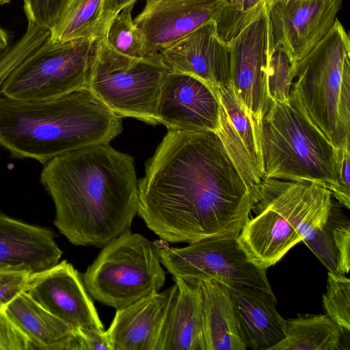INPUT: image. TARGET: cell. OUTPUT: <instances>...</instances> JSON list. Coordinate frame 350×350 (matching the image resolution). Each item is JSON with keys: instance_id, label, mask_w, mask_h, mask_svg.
<instances>
[{"instance_id": "obj_7", "label": "cell", "mask_w": 350, "mask_h": 350, "mask_svg": "<svg viewBox=\"0 0 350 350\" xmlns=\"http://www.w3.org/2000/svg\"><path fill=\"white\" fill-rule=\"evenodd\" d=\"M82 278L92 297L119 309L159 292L165 275L157 246L128 230L103 247Z\"/></svg>"}, {"instance_id": "obj_19", "label": "cell", "mask_w": 350, "mask_h": 350, "mask_svg": "<svg viewBox=\"0 0 350 350\" xmlns=\"http://www.w3.org/2000/svg\"><path fill=\"white\" fill-rule=\"evenodd\" d=\"M221 105L217 133L245 182L258 190L263 178L260 150L254 124L229 83L217 88Z\"/></svg>"}, {"instance_id": "obj_11", "label": "cell", "mask_w": 350, "mask_h": 350, "mask_svg": "<svg viewBox=\"0 0 350 350\" xmlns=\"http://www.w3.org/2000/svg\"><path fill=\"white\" fill-rule=\"evenodd\" d=\"M228 44L230 84L251 119L258 142L262 120L272 103L267 72L275 48L267 1L259 16Z\"/></svg>"}, {"instance_id": "obj_34", "label": "cell", "mask_w": 350, "mask_h": 350, "mask_svg": "<svg viewBox=\"0 0 350 350\" xmlns=\"http://www.w3.org/2000/svg\"><path fill=\"white\" fill-rule=\"evenodd\" d=\"M336 252V272L347 274L350 269V226L349 224L336 226L332 230Z\"/></svg>"}, {"instance_id": "obj_22", "label": "cell", "mask_w": 350, "mask_h": 350, "mask_svg": "<svg viewBox=\"0 0 350 350\" xmlns=\"http://www.w3.org/2000/svg\"><path fill=\"white\" fill-rule=\"evenodd\" d=\"M2 310L36 349L79 350L77 331L42 307L27 292L19 294Z\"/></svg>"}, {"instance_id": "obj_30", "label": "cell", "mask_w": 350, "mask_h": 350, "mask_svg": "<svg viewBox=\"0 0 350 350\" xmlns=\"http://www.w3.org/2000/svg\"><path fill=\"white\" fill-rule=\"evenodd\" d=\"M291 67L284 53L275 50L267 72L268 91L272 100L286 101L289 99L293 82Z\"/></svg>"}, {"instance_id": "obj_23", "label": "cell", "mask_w": 350, "mask_h": 350, "mask_svg": "<svg viewBox=\"0 0 350 350\" xmlns=\"http://www.w3.org/2000/svg\"><path fill=\"white\" fill-rule=\"evenodd\" d=\"M202 290L203 331L206 350H245L229 288L202 280L194 285Z\"/></svg>"}, {"instance_id": "obj_32", "label": "cell", "mask_w": 350, "mask_h": 350, "mask_svg": "<svg viewBox=\"0 0 350 350\" xmlns=\"http://www.w3.org/2000/svg\"><path fill=\"white\" fill-rule=\"evenodd\" d=\"M33 274L27 270L0 269V310L26 292Z\"/></svg>"}, {"instance_id": "obj_35", "label": "cell", "mask_w": 350, "mask_h": 350, "mask_svg": "<svg viewBox=\"0 0 350 350\" xmlns=\"http://www.w3.org/2000/svg\"><path fill=\"white\" fill-rule=\"evenodd\" d=\"M77 333L79 350H112L107 331L91 328Z\"/></svg>"}, {"instance_id": "obj_24", "label": "cell", "mask_w": 350, "mask_h": 350, "mask_svg": "<svg viewBox=\"0 0 350 350\" xmlns=\"http://www.w3.org/2000/svg\"><path fill=\"white\" fill-rule=\"evenodd\" d=\"M285 337L271 350H339L344 329L326 314L285 319Z\"/></svg>"}, {"instance_id": "obj_16", "label": "cell", "mask_w": 350, "mask_h": 350, "mask_svg": "<svg viewBox=\"0 0 350 350\" xmlns=\"http://www.w3.org/2000/svg\"><path fill=\"white\" fill-rule=\"evenodd\" d=\"M159 58L167 72L195 77L215 92L230 83L229 47L219 37L215 21L160 51Z\"/></svg>"}, {"instance_id": "obj_3", "label": "cell", "mask_w": 350, "mask_h": 350, "mask_svg": "<svg viewBox=\"0 0 350 350\" xmlns=\"http://www.w3.org/2000/svg\"><path fill=\"white\" fill-rule=\"evenodd\" d=\"M122 131V118L88 87L42 100L0 94V146L16 158L45 164L75 150L109 143Z\"/></svg>"}, {"instance_id": "obj_25", "label": "cell", "mask_w": 350, "mask_h": 350, "mask_svg": "<svg viewBox=\"0 0 350 350\" xmlns=\"http://www.w3.org/2000/svg\"><path fill=\"white\" fill-rule=\"evenodd\" d=\"M105 0H67L49 39L62 42L76 39L93 41L104 37L103 18Z\"/></svg>"}, {"instance_id": "obj_12", "label": "cell", "mask_w": 350, "mask_h": 350, "mask_svg": "<svg viewBox=\"0 0 350 350\" xmlns=\"http://www.w3.org/2000/svg\"><path fill=\"white\" fill-rule=\"evenodd\" d=\"M342 0H267L275 50L291 65L304 57L330 30Z\"/></svg>"}, {"instance_id": "obj_41", "label": "cell", "mask_w": 350, "mask_h": 350, "mask_svg": "<svg viewBox=\"0 0 350 350\" xmlns=\"http://www.w3.org/2000/svg\"><path fill=\"white\" fill-rule=\"evenodd\" d=\"M10 0H0V5H3L9 3Z\"/></svg>"}, {"instance_id": "obj_8", "label": "cell", "mask_w": 350, "mask_h": 350, "mask_svg": "<svg viewBox=\"0 0 350 350\" xmlns=\"http://www.w3.org/2000/svg\"><path fill=\"white\" fill-rule=\"evenodd\" d=\"M166 72L159 62L115 51L103 37L95 42L87 87L116 115L157 124V100Z\"/></svg>"}, {"instance_id": "obj_28", "label": "cell", "mask_w": 350, "mask_h": 350, "mask_svg": "<svg viewBox=\"0 0 350 350\" xmlns=\"http://www.w3.org/2000/svg\"><path fill=\"white\" fill-rule=\"evenodd\" d=\"M325 314L347 332L350 331V280L328 271L326 291L323 295Z\"/></svg>"}, {"instance_id": "obj_33", "label": "cell", "mask_w": 350, "mask_h": 350, "mask_svg": "<svg viewBox=\"0 0 350 350\" xmlns=\"http://www.w3.org/2000/svg\"><path fill=\"white\" fill-rule=\"evenodd\" d=\"M0 350H36L25 334L0 310Z\"/></svg>"}, {"instance_id": "obj_39", "label": "cell", "mask_w": 350, "mask_h": 350, "mask_svg": "<svg viewBox=\"0 0 350 350\" xmlns=\"http://www.w3.org/2000/svg\"><path fill=\"white\" fill-rule=\"evenodd\" d=\"M8 46V36L7 33L0 27V53Z\"/></svg>"}, {"instance_id": "obj_37", "label": "cell", "mask_w": 350, "mask_h": 350, "mask_svg": "<svg viewBox=\"0 0 350 350\" xmlns=\"http://www.w3.org/2000/svg\"><path fill=\"white\" fill-rule=\"evenodd\" d=\"M138 0H105L103 27L104 36L112 19L124 8L135 4Z\"/></svg>"}, {"instance_id": "obj_1", "label": "cell", "mask_w": 350, "mask_h": 350, "mask_svg": "<svg viewBox=\"0 0 350 350\" xmlns=\"http://www.w3.org/2000/svg\"><path fill=\"white\" fill-rule=\"evenodd\" d=\"M258 190L243 179L217 133L168 131L138 181L137 213L170 243L238 236Z\"/></svg>"}, {"instance_id": "obj_2", "label": "cell", "mask_w": 350, "mask_h": 350, "mask_svg": "<svg viewBox=\"0 0 350 350\" xmlns=\"http://www.w3.org/2000/svg\"><path fill=\"white\" fill-rule=\"evenodd\" d=\"M54 225L73 245L103 247L130 229L137 213L134 158L109 143L75 150L44 164Z\"/></svg>"}, {"instance_id": "obj_38", "label": "cell", "mask_w": 350, "mask_h": 350, "mask_svg": "<svg viewBox=\"0 0 350 350\" xmlns=\"http://www.w3.org/2000/svg\"><path fill=\"white\" fill-rule=\"evenodd\" d=\"M262 1H264V0H241L235 5H232L229 4L228 3L237 10H249V9L252 8V7L256 5L257 4H258L259 3H260Z\"/></svg>"}, {"instance_id": "obj_26", "label": "cell", "mask_w": 350, "mask_h": 350, "mask_svg": "<svg viewBox=\"0 0 350 350\" xmlns=\"http://www.w3.org/2000/svg\"><path fill=\"white\" fill-rule=\"evenodd\" d=\"M134 5L124 8L112 19L103 38L113 50L122 55L160 63L150 55L145 39L134 23Z\"/></svg>"}, {"instance_id": "obj_21", "label": "cell", "mask_w": 350, "mask_h": 350, "mask_svg": "<svg viewBox=\"0 0 350 350\" xmlns=\"http://www.w3.org/2000/svg\"><path fill=\"white\" fill-rule=\"evenodd\" d=\"M176 294L167 311L156 350H206L200 286L173 277Z\"/></svg>"}, {"instance_id": "obj_40", "label": "cell", "mask_w": 350, "mask_h": 350, "mask_svg": "<svg viewBox=\"0 0 350 350\" xmlns=\"http://www.w3.org/2000/svg\"><path fill=\"white\" fill-rule=\"evenodd\" d=\"M228 3L232 5H237L241 0H226Z\"/></svg>"}, {"instance_id": "obj_6", "label": "cell", "mask_w": 350, "mask_h": 350, "mask_svg": "<svg viewBox=\"0 0 350 350\" xmlns=\"http://www.w3.org/2000/svg\"><path fill=\"white\" fill-rule=\"evenodd\" d=\"M291 71V94L308 118L337 149L350 147V38L338 18Z\"/></svg>"}, {"instance_id": "obj_4", "label": "cell", "mask_w": 350, "mask_h": 350, "mask_svg": "<svg viewBox=\"0 0 350 350\" xmlns=\"http://www.w3.org/2000/svg\"><path fill=\"white\" fill-rule=\"evenodd\" d=\"M331 191L312 182L263 178L238 241L250 258L267 269L297 243L323 230L332 215Z\"/></svg>"}, {"instance_id": "obj_5", "label": "cell", "mask_w": 350, "mask_h": 350, "mask_svg": "<svg viewBox=\"0 0 350 350\" xmlns=\"http://www.w3.org/2000/svg\"><path fill=\"white\" fill-rule=\"evenodd\" d=\"M258 143L263 178L317 183L349 209L350 200L338 180V149L291 94L286 101L272 100L261 122Z\"/></svg>"}, {"instance_id": "obj_18", "label": "cell", "mask_w": 350, "mask_h": 350, "mask_svg": "<svg viewBox=\"0 0 350 350\" xmlns=\"http://www.w3.org/2000/svg\"><path fill=\"white\" fill-rule=\"evenodd\" d=\"M62 255L51 230L0 211V269L36 273L57 264Z\"/></svg>"}, {"instance_id": "obj_20", "label": "cell", "mask_w": 350, "mask_h": 350, "mask_svg": "<svg viewBox=\"0 0 350 350\" xmlns=\"http://www.w3.org/2000/svg\"><path fill=\"white\" fill-rule=\"evenodd\" d=\"M238 328L247 348L271 350L285 337L284 321L277 311L274 294L256 288L228 286Z\"/></svg>"}, {"instance_id": "obj_13", "label": "cell", "mask_w": 350, "mask_h": 350, "mask_svg": "<svg viewBox=\"0 0 350 350\" xmlns=\"http://www.w3.org/2000/svg\"><path fill=\"white\" fill-rule=\"evenodd\" d=\"M217 91L191 75L167 72L160 89L156 118L168 131H213L220 124Z\"/></svg>"}, {"instance_id": "obj_9", "label": "cell", "mask_w": 350, "mask_h": 350, "mask_svg": "<svg viewBox=\"0 0 350 350\" xmlns=\"http://www.w3.org/2000/svg\"><path fill=\"white\" fill-rule=\"evenodd\" d=\"M95 42L88 39L53 42L49 38L9 74L0 94L42 100L87 87Z\"/></svg>"}, {"instance_id": "obj_17", "label": "cell", "mask_w": 350, "mask_h": 350, "mask_svg": "<svg viewBox=\"0 0 350 350\" xmlns=\"http://www.w3.org/2000/svg\"><path fill=\"white\" fill-rule=\"evenodd\" d=\"M175 283L126 307L116 309L107 332L112 350H156L170 305L176 294Z\"/></svg>"}, {"instance_id": "obj_29", "label": "cell", "mask_w": 350, "mask_h": 350, "mask_svg": "<svg viewBox=\"0 0 350 350\" xmlns=\"http://www.w3.org/2000/svg\"><path fill=\"white\" fill-rule=\"evenodd\" d=\"M267 1L247 10H237L227 3L215 21L219 37L227 43L230 41L259 16Z\"/></svg>"}, {"instance_id": "obj_15", "label": "cell", "mask_w": 350, "mask_h": 350, "mask_svg": "<svg viewBox=\"0 0 350 350\" xmlns=\"http://www.w3.org/2000/svg\"><path fill=\"white\" fill-rule=\"evenodd\" d=\"M26 292L42 307L77 331L91 328L104 330L82 276L66 260L33 273Z\"/></svg>"}, {"instance_id": "obj_10", "label": "cell", "mask_w": 350, "mask_h": 350, "mask_svg": "<svg viewBox=\"0 0 350 350\" xmlns=\"http://www.w3.org/2000/svg\"><path fill=\"white\" fill-rule=\"evenodd\" d=\"M157 253L173 277L190 284L209 280L227 286H245L274 294L267 269L250 258L237 236L208 238L183 247H157Z\"/></svg>"}, {"instance_id": "obj_14", "label": "cell", "mask_w": 350, "mask_h": 350, "mask_svg": "<svg viewBox=\"0 0 350 350\" xmlns=\"http://www.w3.org/2000/svg\"><path fill=\"white\" fill-rule=\"evenodd\" d=\"M227 3L226 0H146L133 21L150 55L160 62V51L215 21Z\"/></svg>"}, {"instance_id": "obj_27", "label": "cell", "mask_w": 350, "mask_h": 350, "mask_svg": "<svg viewBox=\"0 0 350 350\" xmlns=\"http://www.w3.org/2000/svg\"><path fill=\"white\" fill-rule=\"evenodd\" d=\"M50 34L49 29L28 23L23 36L0 53V88L9 74L35 52Z\"/></svg>"}, {"instance_id": "obj_36", "label": "cell", "mask_w": 350, "mask_h": 350, "mask_svg": "<svg viewBox=\"0 0 350 350\" xmlns=\"http://www.w3.org/2000/svg\"><path fill=\"white\" fill-rule=\"evenodd\" d=\"M350 147L338 149L337 174L341 190L350 200Z\"/></svg>"}, {"instance_id": "obj_31", "label": "cell", "mask_w": 350, "mask_h": 350, "mask_svg": "<svg viewBox=\"0 0 350 350\" xmlns=\"http://www.w3.org/2000/svg\"><path fill=\"white\" fill-rule=\"evenodd\" d=\"M67 0H23L28 23L51 30L61 14Z\"/></svg>"}]
</instances>
